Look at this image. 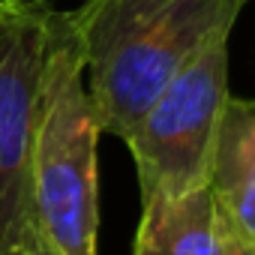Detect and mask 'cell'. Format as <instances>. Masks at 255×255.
<instances>
[{"label":"cell","instance_id":"3","mask_svg":"<svg viewBox=\"0 0 255 255\" xmlns=\"http://www.w3.org/2000/svg\"><path fill=\"white\" fill-rule=\"evenodd\" d=\"M231 33L234 27L210 36L123 138L135 162L141 201L150 195H180L207 183L216 132L231 99Z\"/></svg>","mask_w":255,"mask_h":255},{"label":"cell","instance_id":"2","mask_svg":"<svg viewBox=\"0 0 255 255\" xmlns=\"http://www.w3.org/2000/svg\"><path fill=\"white\" fill-rule=\"evenodd\" d=\"M99 120L72 12H51L33 123V222L60 255H99Z\"/></svg>","mask_w":255,"mask_h":255},{"label":"cell","instance_id":"9","mask_svg":"<svg viewBox=\"0 0 255 255\" xmlns=\"http://www.w3.org/2000/svg\"><path fill=\"white\" fill-rule=\"evenodd\" d=\"M231 255H255V249H252V246H237Z\"/></svg>","mask_w":255,"mask_h":255},{"label":"cell","instance_id":"4","mask_svg":"<svg viewBox=\"0 0 255 255\" xmlns=\"http://www.w3.org/2000/svg\"><path fill=\"white\" fill-rule=\"evenodd\" d=\"M54 9L0 24V255H12L33 222V123Z\"/></svg>","mask_w":255,"mask_h":255},{"label":"cell","instance_id":"8","mask_svg":"<svg viewBox=\"0 0 255 255\" xmlns=\"http://www.w3.org/2000/svg\"><path fill=\"white\" fill-rule=\"evenodd\" d=\"M12 255H60L42 234H39V228L36 225H30L27 228V234L21 237V243L12 249Z\"/></svg>","mask_w":255,"mask_h":255},{"label":"cell","instance_id":"6","mask_svg":"<svg viewBox=\"0 0 255 255\" xmlns=\"http://www.w3.org/2000/svg\"><path fill=\"white\" fill-rule=\"evenodd\" d=\"M207 189L231 237L255 249V99H228Z\"/></svg>","mask_w":255,"mask_h":255},{"label":"cell","instance_id":"7","mask_svg":"<svg viewBox=\"0 0 255 255\" xmlns=\"http://www.w3.org/2000/svg\"><path fill=\"white\" fill-rule=\"evenodd\" d=\"M54 0H0V24H6L18 15H30V12H45L54 9Z\"/></svg>","mask_w":255,"mask_h":255},{"label":"cell","instance_id":"1","mask_svg":"<svg viewBox=\"0 0 255 255\" xmlns=\"http://www.w3.org/2000/svg\"><path fill=\"white\" fill-rule=\"evenodd\" d=\"M249 0H84L72 9L99 129L126 138L162 87Z\"/></svg>","mask_w":255,"mask_h":255},{"label":"cell","instance_id":"5","mask_svg":"<svg viewBox=\"0 0 255 255\" xmlns=\"http://www.w3.org/2000/svg\"><path fill=\"white\" fill-rule=\"evenodd\" d=\"M237 246L207 183L180 195H150L141 201L132 255H231Z\"/></svg>","mask_w":255,"mask_h":255}]
</instances>
